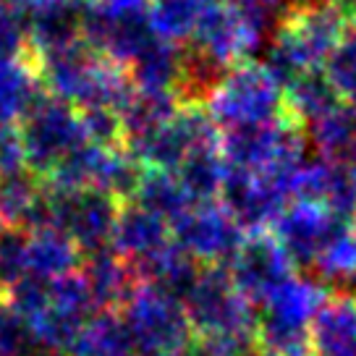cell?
Masks as SVG:
<instances>
[{
  "label": "cell",
  "instance_id": "cell-1",
  "mask_svg": "<svg viewBox=\"0 0 356 356\" xmlns=\"http://www.w3.org/2000/svg\"><path fill=\"white\" fill-rule=\"evenodd\" d=\"M348 26L343 3L291 0L275 22L262 66L283 89L291 87L304 74L323 71V63Z\"/></svg>",
  "mask_w": 356,
  "mask_h": 356
},
{
  "label": "cell",
  "instance_id": "cell-2",
  "mask_svg": "<svg viewBox=\"0 0 356 356\" xmlns=\"http://www.w3.org/2000/svg\"><path fill=\"white\" fill-rule=\"evenodd\" d=\"M207 113L218 129L270 123L283 115V87L267 74L262 60L228 68L207 97Z\"/></svg>",
  "mask_w": 356,
  "mask_h": 356
},
{
  "label": "cell",
  "instance_id": "cell-3",
  "mask_svg": "<svg viewBox=\"0 0 356 356\" xmlns=\"http://www.w3.org/2000/svg\"><path fill=\"white\" fill-rule=\"evenodd\" d=\"M327 286L320 280L293 275L286 280L257 312V348L262 354L280 356L307 343L309 323L327 296Z\"/></svg>",
  "mask_w": 356,
  "mask_h": 356
},
{
  "label": "cell",
  "instance_id": "cell-4",
  "mask_svg": "<svg viewBox=\"0 0 356 356\" xmlns=\"http://www.w3.org/2000/svg\"><path fill=\"white\" fill-rule=\"evenodd\" d=\"M267 26V13L236 0H210L194 32V53L220 71L254 60Z\"/></svg>",
  "mask_w": 356,
  "mask_h": 356
},
{
  "label": "cell",
  "instance_id": "cell-5",
  "mask_svg": "<svg viewBox=\"0 0 356 356\" xmlns=\"http://www.w3.org/2000/svg\"><path fill=\"white\" fill-rule=\"evenodd\" d=\"M186 317L200 338L241 335L254 338L257 312L236 291L228 267L204 265L186 296ZM257 341V338H254Z\"/></svg>",
  "mask_w": 356,
  "mask_h": 356
},
{
  "label": "cell",
  "instance_id": "cell-6",
  "mask_svg": "<svg viewBox=\"0 0 356 356\" xmlns=\"http://www.w3.org/2000/svg\"><path fill=\"white\" fill-rule=\"evenodd\" d=\"M173 225L178 246L191 259H200L204 265L228 267L246 238L244 228L234 220V215L215 202L191 204L181 218L173 220Z\"/></svg>",
  "mask_w": 356,
  "mask_h": 356
},
{
  "label": "cell",
  "instance_id": "cell-7",
  "mask_svg": "<svg viewBox=\"0 0 356 356\" xmlns=\"http://www.w3.org/2000/svg\"><path fill=\"white\" fill-rule=\"evenodd\" d=\"M231 280L236 291L244 296L252 307L265 304L275 291L296 275L293 259L286 254V249L280 246L275 236L265 234H249L244 244L238 246L236 257L228 265Z\"/></svg>",
  "mask_w": 356,
  "mask_h": 356
},
{
  "label": "cell",
  "instance_id": "cell-8",
  "mask_svg": "<svg viewBox=\"0 0 356 356\" xmlns=\"http://www.w3.org/2000/svg\"><path fill=\"white\" fill-rule=\"evenodd\" d=\"M289 202L291 191L286 184L249 170L228 168L220 189V204L234 215L246 236L270 231Z\"/></svg>",
  "mask_w": 356,
  "mask_h": 356
},
{
  "label": "cell",
  "instance_id": "cell-9",
  "mask_svg": "<svg viewBox=\"0 0 356 356\" xmlns=\"http://www.w3.org/2000/svg\"><path fill=\"white\" fill-rule=\"evenodd\" d=\"M346 225H351V222H341L325 210L323 204L293 200L278 215L270 234L278 238L286 254L293 259V265L312 267L320 252L330 244V238L341 234Z\"/></svg>",
  "mask_w": 356,
  "mask_h": 356
},
{
  "label": "cell",
  "instance_id": "cell-10",
  "mask_svg": "<svg viewBox=\"0 0 356 356\" xmlns=\"http://www.w3.org/2000/svg\"><path fill=\"white\" fill-rule=\"evenodd\" d=\"M134 327L155 354H176L191 343L186 307L170 291H149L134 309Z\"/></svg>",
  "mask_w": 356,
  "mask_h": 356
},
{
  "label": "cell",
  "instance_id": "cell-11",
  "mask_svg": "<svg viewBox=\"0 0 356 356\" xmlns=\"http://www.w3.org/2000/svg\"><path fill=\"white\" fill-rule=\"evenodd\" d=\"M307 343L314 356H356V289L327 291Z\"/></svg>",
  "mask_w": 356,
  "mask_h": 356
},
{
  "label": "cell",
  "instance_id": "cell-12",
  "mask_svg": "<svg viewBox=\"0 0 356 356\" xmlns=\"http://www.w3.org/2000/svg\"><path fill=\"white\" fill-rule=\"evenodd\" d=\"M225 173L228 163L222 160L220 147H194L178 165V181L194 204L218 200Z\"/></svg>",
  "mask_w": 356,
  "mask_h": 356
},
{
  "label": "cell",
  "instance_id": "cell-13",
  "mask_svg": "<svg viewBox=\"0 0 356 356\" xmlns=\"http://www.w3.org/2000/svg\"><path fill=\"white\" fill-rule=\"evenodd\" d=\"M338 105H341V100L330 89L323 71H309V74L296 79L291 87L283 89V113L291 115L296 123H301L304 131H307V126L320 121Z\"/></svg>",
  "mask_w": 356,
  "mask_h": 356
},
{
  "label": "cell",
  "instance_id": "cell-14",
  "mask_svg": "<svg viewBox=\"0 0 356 356\" xmlns=\"http://www.w3.org/2000/svg\"><path fill=\"white\" fill-rule=\"evenodd\" d=\"M312 273L330 291H346L356 283V222L346 225L330 238L320 257L314 259Z\"/></svg>",
  "mask_w": 356,
  "mask_h": 356
},
{
  "label": "cell",
  "instance_id": "cell-15",
  "mask_svg": "<svg viewBox=\"0 0 356 356\" xmlns=\"http://www.w3.org/2000/svg\"><path fill=\"white\" fill-rule=\"evenodd\" d=\"M356 136V105L341 102L338 108L307 126V142L325 160H348Z\"/></svg>",
  "mask_w": 356,
  "mask_h": 356
},
{
  "label": "cell",
  "instance_id": "cell-16",
  "mask_svg": "<svg viewBox=\"0 0 356 356\" xmlns=\"http://www.w3.org/2000/svg\"><path fill=\"white\" fill-rule=\"evenodd\" d=\"M210 0H152L149 26L165 42L191 40Z\"/></svg>",
  "mask_w": 356,
  "mask_h": 356
},
{
  "label": "cell",
  "instance_id": "cell-17",
  "mask_svg": "<svg viewBox=\"0 0 356 356\" xmlns=\"http://www.w3.org/2000/svg\"><path fill=\"white\" fill-rule=\"evenodd\" d=\"M323 76L338 95V100L346 105H356V29L348 26V32L341 37V42L333 47V53L323 63Z\"/></svg>",
  "mask_w": 356,
  "mask_h": 356
},
{
  "label": "cell",
  "instance_id": "cell-18",
  "mask_svg": "<svg viewBox=\"0 0 356 356\" xmlns=\"http://www.w3.org/2000/svg\"><path fill=\"white\" fill-rule=\"evenodd\" d=\"M323 207L341 222H356V165L346 160H327Z\"/></svg>",
  "mask_w": 356,
  "mask_h": 356
},
{
  "label": "cell",
  "instance_id": "cell-19",
  "mask_svg": "<svg viewBox=\"0 0 356 356\" xmlns=\"http://www.w3.org/2000/svg\"><path fill=\"white\" fill-rule=\"evenodd\" d=\"M236 3H241L246 8H257V11H262V13H270L278 0H236Z\"/></svg>",
  "mask_w": 356,
  "mask_h": 356
},
{
  "label": "cell",
  "instance_id": "cell-20",
  "mask_svg": "<svg viewBox=\"0 0 356 356\" xmlns=\"http://www.w3.org/2000/svg\"><path fill=\"white\" fill-rule=\"evenodd\" d=\"M343 11L348 16V24L356 29V0H343Z\"/></svg>",
  "mask_w": 356,
  "mask_h": 356
},
{
  "label": "cell",
  "instance_id": "cell-21",
  "mask_svg": "<svg viewBox=\"0 0 356 356\" xmlns=\"http://www.w3.org/2000/svg\"><path fill=\"white\" fill-rule=\"evenodd\" d=\"M270 356V354H267ZM280 356H314L309 351V346H301V348H293V351H286V354H280Z\"/></svg>",
  "mask_w": 356,
  "mask_h": 356
},
{
  "label": "cell",
  "instance_id": "cell-22",
  "mask_svg": "<svg viewBox=\"0 0 356 356\" xmlns=\"http://www.w3.org/2000/svg\"><path fill=\"white\" fill-rule=\"evenodd\" d=\"M325 3H343V0H325Z\"/></svg>",
  "mask_w": 356,
  "mask_h": 356
},
{
  "label": "cell",
  "instance_id": "cell-23",
  "mask_svg": "<svg viewBox=\"0 0 356 356\" xmlns=\"http://www.w3.org/2000/svg\"><path fill=\"white\" fill-rule=\"evenodd\" d=\"M3 8H6V6H3V0H0V11H3Z\"/></svg>",
  "mask_w": 356,
  "mask_h": 356
}]
</instances>
